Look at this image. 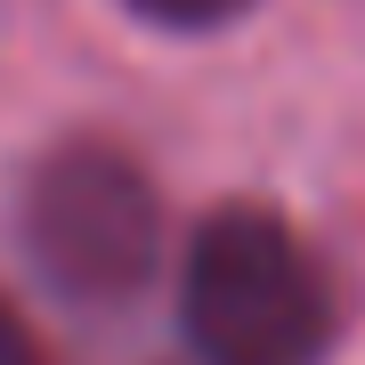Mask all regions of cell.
Instances as JSON below:
<instances>
[{
	"mask_svg": "<svg viewBox=\"0 0 365 365\" xmlns=\"http://www.w3.org/2000/svg\"><path fill=\"white\" fill-rule=\"evenodd\" d=\"M179 333L195 365H325L341 292L276 203H220L179 252Z\"/></svg>",
	"mask_w": 365,
	"mask_h": 365,
	"instance_id": "6da1fadb",
	"label": "cell"
},
{
	"mask_svg": "<svg viewBox=\"0 0 365 365\" xmlns=\"http://www.w3.org/2000/svg\"><path fill=\"white\" fill-rule=\"evenodd\" d=\"M25 260L73 309H130L163 268V187L106 138L49 146L16 203Z\"/></svg>",
	"mask_w": 365,
	"mask_h": 365,
	"instance_id": "7a4b0ae2",
	"label": "cell"
},
{
	"mask_svg": "<svg viewBox=\"0 0 365 365\" xmlns=\"http://www.w3.org/2000/svg\"><path fill=\"white\" fill-rule=\"evenodd\" d=\"M122 9L138 16V25H155V33H227V25H244L260 0H122Z\"/></svg>",
	"mask_w": 365,
	"mask_h": 365,
	"instance_id": "3957f363",
	"label": "cell"
},
{
	"mask_svg": "<svg viewBox=\"0 0 365 365\" xmlns=\"http://www.w3.org/2000/svg\"><path fill=\"white\" fill-rule=\"evenodd\" d=\"M0 365H49L41 357V333L25 325V309H16L9 292H0Z\"/></svg>",
	"mask_w": 365,
	"mask_h": 365,
	"instance_id": "277c9868",
	"label": "cell"
}]
</instances>
